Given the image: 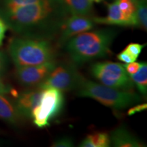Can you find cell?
Returning a JSON list of instances; mask_svg holds the SVG:
<instances>
[{"mask_svg":"<svg viewBox=\"0 0 147 147\" xmlns=\"http://www.w3.org/2000/svg\"><path fill=\"white\" fill-rule=\"evenodd\" d=\"M67 14L62 0H41L14 8H0V16L8 29L19 36L49 41L58 36Z\"/></svg>","mask_w":147,"mask_h":147,"instance_id":"1","label":"cell"},{"mask_svg":"<svg viewBox=\"0 0 147 147\" xmlns=\"http://www.w3.org/2000/svg\"><path fill=\"white\" fill-rule=\"evenodd\" d=\"M117 34L113 29L89 30L70 38L64 45L72 63L82 65L109 56Z\"/></svg>","mask_w":147,"mask_h":147,"instance_id":"2","label":"cell"},{"mask_svg":"<svg viewBox=\"0 0 147 147\" xmlns=\"http://www.w3.org/2000/svg\"><path fill=\"white\" fill-rule=\"evenodd\" d=\"M8 54L16 67L43 64L55 61V51L51 41L26 37L10 39Z\"/></svg>","mask_w":147,"mask_h":147,"instance_id":"3","label":"cell"},{"mask_svg":"<svg viewBox=\"0 0 147 147\" xmlns=\"http://www.w3.org/2000/svg\"><path fill=\"white\" fill-rule=\"evenodd\" d=\"M79 97H89L115 110H124L140 103L142 97L132 91L114 89L84 79L77 89Z\"/></svg>","mask_w":147,"mask_h":147,"instance_id":"4","label":"cell"},{"mask_svg":"<svg viewBox=\"0 0 147 147\" xmlns=\"http://www.w3.org/2000/svg\"><path fill=\"white\" fill-rule=\"evenodd\" d=\"M65 99L63 92L53 87L42 89L38 106L33 110L32 118L38 128H46L50 121L59 115L63 110Z\"/></svg>","mask_w":147,"mask_h":147,"instance_id":"5","label":"cell"},{"mask_svg":"<svg viewBox=\"0 0 147 147\" xmlns=\"http://www.w3.org/2000/svg\"><path fill=\"white\" fill-rule=\"evenodd\" d=\"M91 75L102 84L123 91H132L134 84L124 65L113 61L97 62L91 65Z\"/></svg>","mask_w":147,"mask_h":147,"instance_id":"6","label":"cell"},{"mask_svg":"<svg viewBox=\"0 0 147 147\" xmlns=\"http://www.w3.org/2000/svg\"><path fill=\"white\" fill-rule=\"evenodd\" d=\"M84 79L74 63H57L38 89L53 87L62 92L70 91L78 89Z\"/></svg>","mask_w":147,"mask_h":147,"instance_id":"7","label":"cell"},{"mask_svg":"<svg viewBox=\"0 0 147 147\" xmlns=\"http://www.w3.org/2000/svg\"><path fill=\"white\" fill-rule=\"evenodd\" d=\"M55 61L43 64L16 67L14 76L18 84L27 89L38 88L56 65Z\"/></svg>","mask_w":147,"mask_h":147,"instance_id":"8","label":"cell"},{"mask_svg":"<svg viewBox=\"0 0 147 147\" xmlns=\"http://www.w3.org/2000/svg\"><path fill=\"white\" fill-rule=\"evenodd\" d=\"M95 23L92 18L87 16L73 15L67 16L61 26L58 34V45L63 46L70 38L91 30L94 27Z\"/></svg>","mask_w":147,"mask_h":147,"instance_id":"9","label":"cell"},{"mask_svg":"<svg viewBox=\"0 0 147 147\" xmlns=\"http://www.w3.org/2000/svg\"><path fill=\"white\" fill-rule=\"evenodd\" d=\"M42 90L34 88L26 90L16 96L14 104L21 117L31 118L33 110L38 106L41 97Z\"/></svg>","mask_w":147,"mask_h":147,"instance_id":"10","label":"cell"},{"mask_svg":"<svg viewBox=\"0 0 147 147\" xmlns=\"http://www.w3.org/2000/svg\"><path fill=\"white\" fill-rule=\"evenodd\" d=\"M110 144L116 147H143L145 145L130 133L124 126L118 127L111 131L109 135Z\"/></svg>","mask_w":147,"mask_h":147,"instance_id":"11","label":"cell"},{"mask_svg":"<svg viewBox=\"0 0 147 147\" xmlns=\"http://www.w3.org/2000/svg\"><path fill=\"white\" fill-rule=\"evenodd\" d=\"M95 23L109 25L130 27L129 23L122 13L116 0L108 4V14L105 17H94L92 18Z\"/></svg>","mask_w":147,"mask_h":147,"instance_id":"12","label":"cell"},{"mask_svg":"<svg viewBox=\"0 0 147 147\" xmlns=\"http://www.w3.org/2000/svg\"><path fill=\"white\" fill-rule=\"evenodd\" d=\"M21 119L14 102H11L5 95H0V120L12 125H16Z\"/></svg>","mask_w":147,"mask_h":147,"instance_id":"13","label":"cell"},{"mask_svg":"<svg viewBox=\"0 0 147 147\" xmlns=\"http://www.w3.org/2000/svg\"><path fill=\"white\" fill-rule=\"evenodd\" d=\"M68 13L73 15L87 16L93 10L91 0H62Z\"/></svg>","mask_w":147,"mask_h":147,"instance_id":"14","label":"cell"},{"mask_svg":"<svg viewBox=\"0 0 147 147\" xmlns=\"http://www.w3.org/2000/svg\"><path fill=\"white\" fill-rule=\"evenodd\" d=\"M79 146L80 147H108L110 146V136L104 132H95L87 136Z\"/></svg>","mask_w":147,"mask_h":147,"instance_id":"15","label":"cell"},{"mask_svg":"<svg viewBox=\"0 0 147 147\" xmlns=\"http://www.w3.org/2000/svg\"><path fill=\"white\" fill-rule=\"evenodd\" d=\"M129 76L140 93L143 96H146L147 93V63L146 62H142L138 71Z\"/></svg>","mask_w":147,"mask_h":147,"instance_id":"16","label":"cell"},{"mask_svg":"<svg viewBox=\"0 0 147 147\" xmlns=\"http://www.w3.org/2000/svg\"><path fill=\"white\" fill-rule=\"evenodd\" d=\"M136 18L138 27L144 30L147 29V6L146 0L136 1Z\"/></svg>","mask_w":147,"mask_h":147,"instance_id":"17","label":"cell"},{"mask_svg":"<svg viewBox=\"0 0 147 147\" xmlns=\"http://www.w3.org/2000/svg\"><path fill=\"white\" fill-rule=\"evenodd\" d=\"M41 0H0V8H10L38 2Z\"/></svg>","mask_w":147,"mask_h":147,"instance_id":"18","label":"cell"},{"mask_svg":"<svg viewBox=\"0 0 147 147\" xmlns=\"http://www.w3.org/2000/svg\"><path fill=\"white\" fill-rule=\"evenodd\" d=\"M145 45H141V44L138 43H131L127 46V47L125 49L130 54L133 55L134 57L138 59L141 52H142V49L144 48Z\"/></svg>","mask_w":147,"mask_h":147,"instance_id":"19","label":"cell"},{"mask_svg":"<svg viewBox=\"0 0 147 147\" xmlns=\"http://www.w3.org/2000/svg\"><path fill=\"white\" fill-rule=\"evenodd\" d=\"M74 142L72 138L69 137H63L59 138L53 143V147H71L74 146Z\"/></svg>","mask_w":147,"mask_h":147,"instance_id":"20","label":"cell"},{"mask_svg":"<svg viewBox=\"0 0 147 147\" xmlns=\"http://www.w3.org/2000/svg\"><path fill=\"white\" fill-rule=\"evenodd\" d=\"M8 60L7 55L0 50V77L4 76L8 70Z\"/></svg>","mask_w":147,"mask_h":147,"instance_id":"21","label":"cell"},{"mask_svg":"<svg viewBox=\"0 0 147 147\" xmlns=\"http://www.w3.org/2000/svg\"><path fill=\"white\" fill-rule=\"evenodd\" d=\"M117 59L120 61L123 62L125 63H131V62L136 61V60L137 59L136 58L134 57L133 55L130 54L125 49H124L123 51H122L117 55Z\"/></svg>","mask_w":147,"mask_h":147,"instance_id":"22","label":"cell"},{"mask_svg":"<svg viewBox=\"0 0 147 147\" xmlns=\"http://www.w3.org/2000/svg\"><path fill=\"white\" fill-rule=\"evenodd\" d=\"M141 65V63H139V62H131V63H125L124 65V67L127 73L129 75H132L136 73L138 69H140Z\"/></svg>","mask_w":147,"mask_h":147,"instance_id":"23","label":"cell"},{"mask_svg":"<svg viewBox=\"0 0 147 147\" xmlns=\"http://www.w3.org/2000/svg\"><path fill=\"white\" fill-rule=\"evenodd\" d=\"M147 108V104L146 103H144V104H139L136 106H133V107L130 108L128 110L127 115L129 116H131L135 115L138 113H140V112L144 111V110H146Z\"/></svg>","mask_w":147,"mask_h":147,"instance_id":"24","label":"cell"},{"mask_svg":"<svg viewBox=\"0 0 147 147\" xmlns=\"http://www.w3.org/2000/svg\"><path fill=\"white\" fill-rule=\"evenodd\" d=\"M8 29V25L3 21V18L0 16V47L3 45V40H4L5 33Z\"/></svg>","mask_w":147,"mask_h":147,"instance_id":"25","label":"cell"},{"mask_svg":"<svg viewBox=\"0 0 147 147\" xmlns=\"http://www.w3.org/2000/svg\"><path fill=\"white\" fill-rule=\"evenodd\" d=\"M12 87L3 81L1 77H0V95H7L11 93Z\"/></svg>","mask_w":147,"mask_h":147,"instance_id":"26","label":"cell"},{"mask_svg":"<svg viewBox=\"0 0 147 147\" xmlns=\"http://www.w3.org/2000/svg\"><path fill=\"white\" fill-rule=\"evenodd\" d=\"M91 1H95V2L99 3V2H100V1H103V0H91Z\"/></svg>","mask_w":147,"mask_h":147,"instance_id":"27","label":"cell"}]
</instances>
